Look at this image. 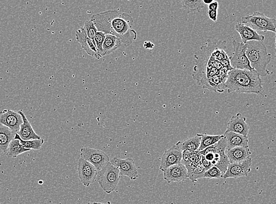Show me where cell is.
I'll use <instances>...</instances> for the list:
<instances>
[{
  "instance_id": "cell-1",
  "label": "cell",
  "mask_w": 276,
  "mask_h": 204,
  "mask_svg": "<svg viewBox=\"0 0 276 204\" xmlns=\"http://www.w3.org/2000/svg\"><path fill=\"white\" fill-rule=\"evenodd\" d=\"M91 20L97 31L118 37L126 47L130 46L137 39L136 31L132 29L134 20L129 14L108 10L94 14Z\"/></svg>"
},
{
  "instance_id": "cell-2",
  "label": "cell",
  "mask_w": 276,
  "mask_h": 204,
  "mask_svg": "<svg viewBox=\"0 0 276 204\" xmlns=\"http://www.w3.org/2000/svg\"><path fill=\"white\" fill-rule=\"evenodd\" d=\"M229 93L263 94L262 81L256 71L233 69L225 84Z\"/></svg>"
},
{
  "instance_id": "cell-3",
  "label": "cell",
  "mask_w": 276,
  "mask_h": 204,
  "mask_svg": "<svg viewBox=\"0 0 276 204\" xmlns=\"http://www.w3.org/2000/svg\"><path fill=\"white\" fill-rule=\"evenodd\" d=\"M246 55L251 67L261 77H266L270 73L267 66L271 61V54L268 53L263 41H251L245 44Z\"/></svg>"
},
{
  "instance_id": "cell-4",
  "label": "cell",
  "mask_w": 276,
  "mask_h": 204,
  "mask_svg": "<svg viewBox=\"0 0 276 204\" xmlns=\"http://www.w3.org/2000/svg\"><path fill=\"white\" fill-rule=\"evenodd\" d=\"M226 142L224 136V138L217 143L200 151V153L205 160L209 162L213 166L218 168L224 174L230 164L226 156Z\"/></svg>"
},
{
  "instance_id": "cell-5",
  "label": "cell",
  "mask_w": 276,
  "mask_h": 204,
  "mask_svg": "<svg viewBox=\"0 0 276 204\" xmlns=\"http://www.w3.org/2000/svg\"><path fill=\"white\" fill-rule=\"evenodd\" d=\"M120 177L118 169L109 162L105 167L98 171L96 181L102 191L111 193L118 187Z\"/></svg>"
},
{
  "instance_id": "cell-6",
  "label": "cell",
  "mask_w": 276,
  "mask_h": 204,
  "mask_svg": "<svg viewBox=\"0 0 276 204\" xmlns=\"http://www.w3.org/2000/svg\"><path fill=\"white\" fill-rule=\"evenodd\" d=\"M242 23L256 31H261L265 33L271 31L275 33V19L269 18L263 13L256 12L252 15L243 17Z\"/></svg>"
},
{
  "instance_id": "cell-7",
  "label": "cell",
  "mask_w": 276,
  "mask_h": 204,
  "mask_svg": "<svg viewBox=\"0 0 276 204\" xmlns=\"http://www.w3.org/2000/svg\"><path fill=\"white\" fill-rule=\"evenodd\" d=\"M232 44L233 53L232 57H229L232 67L233 69L254 71L246 55L245 44L236 40L233 41Z\"/></svg>"
},
{
  "instance_id": "cell-8",
  "label": "cell",
  "mask_w": 276,
  "mask_h": 204,
  "mask_svg": "<svg viewBox=\"0 0 276 204\" xmlns=\"http://www.w3.org/2000/svg\"><path fill=\"white\" fill-rule=\"evenodd\" d=\"M80 157L93 165L98 171H100L111 161L108 155L103 151L89 147H83L81 149Z\"/></svg>"
},
{
  "instance_id": "cell-9",
  "label": "cell",
  "mask_w": 276,
  "mask_h": 204,
  "mask_svg": "<svg viewBox=\"0 0 276 204\" xmlns=\"http://www.w3.org/2000/svg\"><path fill=\"white\" fill-rule=\"evenodd\" d=\"M109 162L113 166L118 169L120 177L126 176L132 181L136 180L139 177L135 162L133 158H127L126 159H122L116 157Z\"/></svg>"
},
{
  "instance_id": "cell-10",
  "label": "cell",
  "mask_w": 276,
  "mask_h": 204,
  "mask_svg": "<svg viewBox=\"0 0 276 204\" xmlns=\"http://www.w3.org/2000/svg\"><path fill=\"white\" fill-rule=\"evenodd\" d=\"M182 142H179L171 149L165 151L159 169L162 171L173 165L182 164Z\"/></svg>"
},
{
  "instance_id": "cell-11",
  "label": "cell",
  "mask_w": 276,
  "mask_h": 204,
  "mask_svg": "<svg viewBox=\"0 0 276 204\" xmlns=\"http://www.w3.org/2000/svg\"><path fill=\"white\" fill-rule=\"evenodd\" d=\"M77 171L80 181L86 187L96 181L97 169L83 158H80L78 161Z\"/></svg>"
},
{
  "instance_id": "cell-12",
  "label": "cell",
  "mask_w": 276,
  "mask_h": 204,
  "mask_svg": "<svg viewBox=\"0 0 276 204\" xmlns=\"http://www.w3.org/2000/svg\"><path fill=\"white\" fill-rule=\"evenodd\" d=\"M252 165V158H247L241 163L229 164L225 173L223 175V179L235 178L246 177L251 172Z\"/></svg>"
},
{
  "instance_id": "cell-13",
  "label": "cell",
  "mask_w": 276,
  "mask_h": 204,
  "mask_svg": "<svg viewBox=\"0 0 276 204\" xmlns=\"http://www.w3.org/2000/svg\"><path fill=\"white\" fill-rule=\"evenodd\" d=\"M23 119L19 112L11 110L0 112V124L6 126L15 133L19 131Z\"/></svg>"
},
{
  "instance_id": "cell-14",
  "label": "cell",
  "mask_w": 276,
  "mask_h": 204,
  "mask_svg": "<svg viewBox=\"0 0 276 204\" xmlns=\"http://www.w3.org/2000/svg\"><path fill=\"white\" fill-rule=\"evenodd\" d=\"M163 179L169 184L173 182H184L188 178L187 171L185 165L182 163L173 165L162 171Z\"/></svg>"
},
{
  "instance_id": "cell-15",
  "label": "cell",
  "mask_w": 276,
  "mask_h": 204,
  "mask_svg": "<svg viewBox=\"0 0 276 204\" xmlns=\"http://www.w3.org/2000/svg\"><path fill=\"white\" fill-rule=\"evenodd\" d=\"M229 132L247 137L249 132V125L246 122V118L240 113L232 116L228 123L226 131V132Z\"/></svg>"
},
{
  "instance_id": "cell-16",
  "label": "cell",
  "mask_w": 276,
  "mask_h": 204,
  "mask_svg": "<svg viewBox=\"0 0 276 204\" xmlns=\"http://www.w3.org/2000/svg\"><path fill=\"white\" fill-rule=\"evenodd\" d=\"M76 37L78 43L80 44L81 47L86 52L88 55L96 59L102 58L101 55L98 54L93 41L87 37L82 27H81L76 31Z\"/></svg>"
},
{
  "instance_id": "cell-17",
  "label": "cell",
  "mask_w": 276,
  "mask_h": 204,
  "mask_svg": "<svg viewBox=\"0 0 276 204\" xmlns=\"http://www.w3.org/2000/svg\"><path fill=\"white\" fill-rule=\"evenodd\" d=\"M235 29L240 34L242 43L244 44L251 41H263L264 40L265 37L263 35L257 33V31L242 23L237 24Z\"/></svg>"
},
{
  "instance_id": "cell-18",
  "label": "cell",
  "mask_w": 276,
  "mask_h": 204,
  "mask_svg": "<svg viewBox=\"0 0 276 204\" xmlns=\"http://www.w3.org/2000/svg\"><path fill=\"white\" fill-rule=\"evenodd\" d=\"M230 164L241 163L251 157L252 152L249 147H239L226 151Z\"/></svg>"
},
{
  "instance_id": "cell-19",
  "label": "cell",
  "mask_w": 276,
  "mask_h": 204,
  "mask_svg": "<svg viewBox=\"0 0 276 204\" xmlns=\"http://www.w3.org/2000/svg\"><path fill=\"white\" fill-rule=\"evenodd\" d=\"M23 119L22 124L20 126L19 131L17 133L21 138L24 141H29L33 140H40V137L34 131L33 126H31L30 122L22 111H18Z\"/></svg>"
},
{
  "instance_id": "cell-20",
  "label": "cell",
  "mask_w": 276,
  "mask_h": 204,
  "mask_svg": "<svg viewBox=\"0 0 276 204\" xmlns=\"http://www.w3.org/2000/svg\"><path fill=\"white\" fill-rule=\"evenodd\" d=\"M224 135L226 142V151L231 150L235 147H249L248 137L232 132H225Z\"/></svg>"
},
{
  "instance_id": "cell-21",
  "label": "cell",
  "mask_w": 276,
  "mask_h": 204,
  "mask_svg": "<svg viewBox=\"0 0 276 204\" xmlns=\"http://www.w3.org/2000/svg\"><path fill=\"white\" fill-rule=\"evenodd\" d=\"M225 83L220 76L216 75L210 79H201L197 84L203 89L222 93L224 92Z\"/></svg>"
},
{
  "instance_id": "cell-22",
  "label": "cell",
  "mask_w": 276,
  "mask_h": 204,
  "mask_svg": "<svg viewBox=\"0 0 276 204\" xmlns=\"http://www.w3.org/2000/svg\"><path fill=\"white\" fill-rule=\"evenodd\" d=\"M16 133L6 126L0 124V156L6 154L9 145L14 140Z\"/></svg>"
},
{
  "instance_id": "cell-23",
  "label": "cell",
  "mask_w": 276,
  "mask_h": 204,
  "mask_svg": "<svg viewBox=\"0 0 276 204\" xmlns=\"http://www.w3.org/2000/svg\"><path fill=\"white\" fill-rule=\"evenodd\" d=\"M122 45V41L119 38L111 34H105L104 43L102 44L104 57L113 53Z\"/></svg>"
},
{
  "instance_id": "cell-24",
  "label": "cell",
  "mask_w": 276,
  "mask_h": 204,
  "mask_svg": "<svg viewBox=\"0 0 276 204\" xmlns=\"http://www.w3.org/2000/svg\"><path fill=\"white\" fill-rule=\"evenodd\" d=\"M186 168L188 178L193 182H197L198 179L203 178L204 172L206 171L201 163Z\"/></svg>"
},
{
  "instance_id": "cell-25",
  "label": "cell",
  "mask_w": 276,
  "mask_h": 204,
  "mask_svg": "<svg viewBox=\"0 0 276 204\" xmlns=\"http://www.w3.org/2000/svg\"><path fill=\"white\" fill-rule=\"evenodd\" d=\"M29 149H25L20 144L19 140L14 139L10 143L6 155L9 158H16L20 154L28 152Z\"/></svg>"
},
{
  "instance_id": "cell-26",
  "label": "cell",
  "mask_w": 276,
  "mask_h": 204,
  "mask_svg": "<svg viewBox=\"0 0 276 204\" xmlns=\"http://www.w3.org/2000/svg\"><path fill=\"white\" fill-rule=\"evenodd\" d=\"M182 8L187 13L196 14L200 13L201 10L204 8L203 0H199V1H190V0H184L182 1Z\"/></svg>"
},
{
  "instance_id": "cell-27",
  "label": "cell",
  "mask_w": 276,
  "mask_h": 204,
  "mask_svg": "<svg viewBox=\"0 0 276 204\" xmlns=\"http://www.w3.org/2000/svg\"><path fill=\"white\" fill-rule=\"evenodd\" d=\"M201 155L199 151L190 152V151H183L182 163L186 167L194 164L201 163Z\"/></svg>"
},
{
  "instance_id": "cell-28",
  "label": "cell",
  "mask_w": 276,
  "mask_h": 204,
  "mask_svg": "<svg viewBox=\"0 0 276 204\" xmlns=\"http://www.w3.org/2000/svg\"><path fill=\"white\" fill-rule=\"evenodd\" d=\"M200 137V146L199 147V151H203L206 149V148L214 145L215 144L217 143L219 141L224 138V135H208L207 133H199Z\"/></svg>"
},
{
  "instance_id": "cell-29",
  "label": "cell",
  "mask_w": 276,
  "mask_h": 204,
  "mask_svg": "<svg viewBox=\"0 0 276 204\" xmlns=\"http://www.w3.org/2000/svg\"><path fill=\"white\" fill-rule=\"evenodd\" d=\"M200 137L199 133L196 136L190 137L182 142V149L183 151H190V152H196L199 151L200 146Z\"/></svg>"
},
{
  "instance_id": "cell-30",
  "label": "cell",
  "mask_w": 276,
  "mask_h": 204,
  "mask_svg": "<svg viewBox=\"0 0 276 204\" xmlns=\"http://www.w3.org/2000/svg\"><path fill=\"white\" fill-rule=\"evenodd\" d=\"M15 140H19V142L21 145L23 146L25 149L33 150H41L42 149V145L44 143L43 139L40 140H33L29 141H24L22 139H21L20 136L16 133L15 137L14 139Z\"/></svg>"
},
{
  "instance_id": "cell-31",
  "label": "cell",
  "mask_w": 276,
  "mask_h": 204,
  "mask_svg": "<svg viewBox=\"0 0 276 204\" xmlns=\"http://www.w3.org/2000/svg\"><path fill=\"white\" fill-rule=\"evenodd\" d=\"M82 28L84 30L85 33H86L87 37L89 38L91 40L93 41L94 43V38L95 36V34L97 32V30L93 21L91 20L86 21V22L84 23Z\"/></svg>"
},
{
  "instance_id": "cell-32",
  "label": "cell",
  "mask_w": 276,
  "mask_h": 204,
  "mask_svg": "<svg viewBox=\"0 0 276 204\" xmlns=\"http://www.w3.org/2000/svg\"><path fill=\"white\" fill-rule=\"evenodd\" d=\"M105 36V34L104 33L97 31L94 38V43L95 47H96L98 54L101 55V57H104L103 51H102V44L104 43Z\"/></svg>"
},
{
  "instance_id": "cell-33",
  "label": "cell",
  "mask_w": 276,
  "mask_h": 204,
  "mask_svg": "<svg viewBox=\"0 0 276 204\" xmlns=\"http://www.w3.org/2000/svg\"><path fill=\"white\" fill-rule=\"evenodd\" d=\"M224 173L215 167H212L204 172L203 178L207 179H221Z\"/></svg>"
},
{
  "instance_id": "cell-34",
  "label": "cell",
  "mask_w": 276,
  "mask_h": 204,
  "mask_svg": "<svg viewBox=\"0 0 276 204\" xmlns=\"http://www.w3.org/2000/svg\"><path fill=\"white\" fill-rule=\"evenodd\" d=\"M217 14L218 11L217 10H215V11H213V10H208L207 12V15L208 17H209V19L213 21L214 22H217Z\"/></svg>"
},
{
  "instance_id": "cell-35",
  "label": "cell",
  "mask_w": 276,
  "mask_h": 204,
  "mask_svg": "<svg viewBox=\"0 0 276 204\" xmlns=\"http://www.w3.org/2000/svg\"><path fill=\"white\" fill-rule=\"evenodd\" d=\"M143 47L146 50H153L154 47V44L151 41H145L143 44Z\"/></svg>"
},
{
  "instance_id": "cell-36",
  "label": "cell",
  "mask_w": 276,
  "mask_h": 204,
  "mask_svg": "<svg viewBox=\"0 0 276 204\" xmlns=\"http://www.w3.org/2000/svg\"><path fill=\"white\" fill-rule=\"evenodd\" d=\"M218 3L217 2L213 1V2L208 6V10H213V11H215V10H218Z\"/></svg>"
},
{
  "instance_id": "cell-37",
  "label": "cell",
  "mask_w": 276,
  "mask_h": 204,
  "mask_svg": "<svg viewBox=\"0 0 276 204\" xmlns=\"http://www.w3.org/2000/svg\"><path fill=\"white\" fill-rule=\"evenodd\" d=\"M203 1L204 3V4L207 5H209L210 4H211L212 2H213V0H210V1H207V0H203Z\"/></svg>"
},
{
  "instance_id": "cell-38",
  "label": "cell",
  "mask_w": 276,
  "mask_h": 204,
  "mask_svg": "<svg viewBox=\"0 0 276 204\" xmlns=\"http://www.w3.org/2000/svg\"><path fill=\"white\" fill-rule=\"evenodd\" d=\"M86 204H112L111 202H107V203H100V202H88Z\"/></svg>"
}]
</instances>
